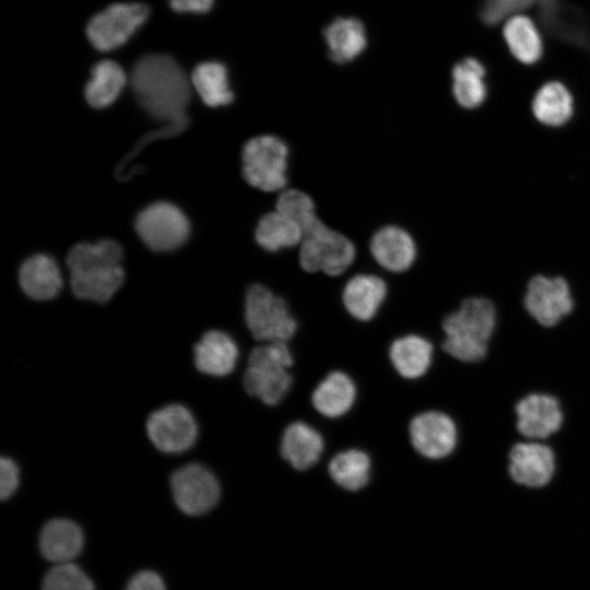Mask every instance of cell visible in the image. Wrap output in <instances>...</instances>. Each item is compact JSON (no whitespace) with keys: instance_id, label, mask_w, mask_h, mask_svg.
<instances>
[{"instance_id":"obj_27","label":"cell","mask_w":590,"mask_h":590,"mask_svg":"<svg viewBox=\"0 0 590 590\" xmlns=\"http://www.w3.org/2000/svg\"><path fill=\"white\" fill-rule=\"evenodd\" d=\"M356 397L353 380L342 371L330 373L314 390V408L327 417H339L350 411Z\"/></svg>"},{"instance_id":"obj_38","label":"cell","mask_w":590,"mask_h":590,"mask_svg":"<svg viewBox=\"0 0 590 590\" xmlns=\"http://www.w3.org/2000/svg\"><path fill=\"white\" fill-rule=\"evenodd\" d=\"M213 4V0H169L170 8L180 13H204Z\"/></svg>"},{"instance_id":"obj_2","label":"cell","mask_w":590,"mask_h":590,"mask_svg":"<svg viewBox=\"0 0 590 590\" xmlns=\"http://www.w3.org/2000/svg\"><path fill=\"white\" fill-rule=\"evenodd\" d=\"M495 303L485 296H468L440 322L441 351L456 362L477 364L489 352L498 327Z\"/></svg>"},{"instance_id":"obj_26","label":"cell","mask_w":590,"mask_h":590,"mask_svg":"<svg viewBox=\"0 0 590 590\" xmlns=\"http://www.w3.org/2000/svg\"><path fill=\"white\" fill-rule=\"evenodd\" d=\"M122 282L123 270L120 264L71 272V286L74 295L97 303L110 299Z\"/></svg>"},{"instance_id":"obj_36","label":"cell","mask_w":590,"mask_h":590,"mask_svg":"<svg viewBox=\"0 0 590 590\" xmlns=\"http://www.w3.org/2000/svg\"><path fill=\"white\" fill-rule=\"evenodd\" d=\"M19 486V469L10 459L2 457L0 460V498H10Z\"/></svg>"},{"instance_id":"obj_35","label":"cell","mask_w":590,"mask_h":590,"mask_svg":"<svg viewBox=\"0 0 590 590\" xmlns=\"http://www.w3.org/2000/svg\"><path fill=\"white\" fill-rule=\"evenodd\" d=\"M550 0H481L479 16L489 27H500L510 16L539 9Z\"/></svg>"},{"instance_id":"obj_18","label":"cell","mask_w":590,"mask_h":590,"mask_svg":"<svg viewBox=\"0 0 590 590\" xmlns=\"http://www.w3.org/2000/svg\"><path fill=\"white\" fill-rule=\"evenodd\" d=\"M500 33L510 56L520 64L539 63L545 52V39L538 21L527 13L508 17Z\"/></svg>"},{"instance_id":"obj_25","label":"cell","mask_w":590,"mask_h":590,"mask_svg":"<svg viewBox=\"0 0 590 590\" xmlns=\"http://www.w3.org/2000/svg\"><path fill=\"white\" fill-rule=\"evenodd\" d=\"M303 236L299 225L276 209L264 213L255 228L256 243L268 252L298 247Z\"/></svg>"},{"instance_id":"obj_14","label":"cell","mask_w":590,"mask_h":590,"mask_svg":"<svg viewBox=\"0 0 590 590\" xmlns=\"http://www.w3.org/2000/svg\"><path fill=\"white\" fill-rule=\"evenodd\" d=\"M146 430L153 445L167 453L186 451L198 435L192 414L180 404H170L152 413L146 422Z\"/></svg>"},{"instance_id":"obj_4","label":"cell","mask_w":590,"mask_h":590,"mask_svg":"<svg viewBox=\"0 0 590 590\" xmlns=\"http://www.w3.org/2000/svg\"><path fill=\"white\" fill-rule=\"evenodd\" d=\"M293 365L292 353L286 342H268L253 349L248 357L244 375V387L253 397L268 405L278 404L288 392Z\"/></svg>"},{"instance_id":"obj_16","label":"cell","mask_w":590,"mask_h":590,"mask_svg":"<svg viewBox=\"0 0 590 590\" xmlns=\"http://www.w3.org/2000/svg\"><path fill=\"white\" fill-rule=\"evenodd\" d=\"M488 70L475 56L458 60L450 71V94L457 106L467 111L480 109L489 96Z\"/></svg>"},{"instance_id":"obj_1","label":"cell","mask_w":590,"mask_h":590,"mask_svg":"<svg viewBox=\"0 0 590 590\" xmlns=\"http://www.w3.org/2000/svg\"><path fill=\"white\" fill-rule=\"evenodd\" d=\"M131 85L142 108L153 118L168 123L142 137L121 161L119 170L125 169L127 163L151 141L177 135L189 125L186 108L190 101V83L175 59L163 54L142 57L133 67Z\"/></svg>"},{"instance_id":"obj_9","label":"cell","mask_w":590,"mask_h":590,"mask_svg":"<svg viewBox=\"0 0 590 590\" xmlns=\"http://www.w3.org/2000/svg\"><path fill=\"white\" fill-rule=\"evenodd\" d=\"M516 430L521 439L548 441L565 424L562 401L553 393L531 391L515 403Z\"/></svg>"},{"instance_id":"obj_10","label":"cell","mask_w":590,"mask_h":590,"mask_svg":"<svg viewBox=\"0 0 590 590\" xmlns=\"http://www.w3.org/2000/svg\"><path fill=\"white\" fill-rule=\"evenodd\" d=\"M150 9L143 3H115L94 15L86 36L93 47L109 51L122 46L148 20Z\"/></svg>"},{"instance_id":"obj_15","label":"cell","mask_w":590,"mask_h":590,"mask_svg":"<svg viewBox=\"0 0 590 590\" xmlns=\"http://www.w3.org/2000/svg\"><path fill=\"white\" fill-rule=\"evenodd\" d=\"M369 252L374 261L391 273H403L415 263L418 248L413 235L404 227L387 224L371 235Z\"/></svg>"},{"instance_id":"obj_7","label":"cell","mask_w":590,"mask_h":590,"mask_svg":"<svg viewBox=\"0 0 590 590\" xmlns=\"http://www.w3.org/2000/svg\"><path fill=\"white\" fill-rule=\"evenodd\" d=\"M522 305L534 322L552 329L574 312L576 300L565 276L538 273L527 283Z\"/></svg>"},{"instance_id":"obj_3","label":"cell","mask_w":590,"mask_h":590,"mask_svg":"<svg viewBox=\"0 0 590 590\" xmlns=\"http://www.w3.org/2000/svg\"><path fill=\"white\" fill-rule=\"evenodd\" d=\"M303 234V240L298 246V263L303 271L339 276L354 263L357 255L355 244L321 219L307 227Z\"/></svg>"},{"instance_id":"obj_24","label":"cell","mask_w":590,"mask_h":590,"mask_svg":"<svg viewBox=\"0 0 590 590\" xmlns=\"http://www.w3.org/2000/svg\"><path fill=\"white\" fill-rule=\"evenodd\" d=\"M20 283L31 298L38 300L54 298L62 286L59 268L47 255H35L24 261Z\"/></svg>"},{"instance_id":"obj_22","label":"cell","mask_w":590,"mask_h":590,"mask_svg":"<svg viewBox=\"0 0 590 590\" xmlns=\"http://www.w3.org/2000/svg\"><path fill=\"white\" fill-rule=\"evenodd\" d=\"M323 450L321 435L303 422L290 424L281 439V456L294 469L303 471L315 465Z\"/></svg>"},{"instance_id":"obj_23","label":"cell","mask_w":590,"mask_h":590,"mask_svg":"<svg viewBox=\"0 0 590 590\" xmlns=\"http://www.w3.org/2000/svg\"><path fill=\"white\" fill-rule=\"evenodd\" d=\"M434 346L418 334H408L394 340L389 349V358L400 376L416 379L429 369Z\"/></svg>"},{"instance_id":"obj_34","label":"cell","mask_w":590,"mask_h":590,"mask_svg":"<svg viewBox=\"0 0 590 590\" xmlns=\"http://www.w3.org/2000/svg\"><path fill=\"white\" fill-rule=\"evenodd\" d=\"M42 590H95L94 582L75 563L54 564L45 574Z\"/></svg>"},{"instance_id":"obj_8","label":"cell","mask_w":590,"mask_h":590,"mask_svg":"<svg viewBox=\"0 0 590 590\" xmlns=\"http://www.w3.org/2000/svg\"><path fill=\"white\" fill-rule=\"evenodd\" d=\"M557 455L548 441H516L507 455V473L520 487L539 491L547 487L557 472Z\"/></svg>"},{"instance_id":"obj_32","label":"cell","mask_w":590,"mask_h":590,"mask_svg":"<svg viewBox=\"0 0 590 590\" xmlns=\"http://www.w3.org/2000/svg\"><path fill=\"white\" fill-rule=\"evenodd\" d=\"M121 258V247L114 240L104 239L75 245L68 255L67 264L71 273L103 266H119Z\"/></svg>"},{"instance_id":"obj_11","label":"cell","mask_w":590,"mask_h":590,"mask_svg":"<svg viewBox=\"0 0 590 590\" xmlns=\"http://www.w3.org/2000/svg\"><path fill=\"white\" fill-rule=\"evenodd\" d=\"M413 448L428 460H444L456 452L460 429L446 412L430 410L415 415L409 426Z\"/></svg>"},{"instance_id":"obj_31","label":"cell","mask_w":590,"mask_h":590,"mask_svg":"<svg viewBox=\"0 0 590 590\" xmlns=\"http://www.w3.org/2000/svg\"><path fill=\"white\" fill-rule=\"evenodd\" d=\"M328 472L340 487L355 492L368 483L370 460L365 452L358 449H349L332 458L328 465Z\"/></svg>"},{"instance_id":"obj_28","label":"cell","mask_w":590,"mask_h":590,"mask_svg":"<svg viewBox=\"0 0 590 590\" xmlns=\"http://www.w3.org/2000/svg\"><path fill=\"white\" fill-rule=\"evenodd\" d=\"M324 38L332 60L347 62L356 58L366 47L363 24L353 17H341L324 31Z\"/></svg>"},{"instance_id":"obj_30","label":"cell","mask_w":590,"mask_h":590,"mask_svg":"<svg viewBox=\"0 0 590 590\" xmlns=\"http://www.w3.org/2000/svg\"><path fill=\"white\" fill-rule=\"evenodd\" d=\"M191 83L204 104L210 107L225 106L234 99L227 70L220 62L208 61L198 64L192 72Z\"/></svg>"},{"instance_id":"obj_20","label":"cell","mask_w":590,"mask_h":590,"mask_svg":"<svg viewBox=\"0 0 590 590\" xmlns=\"http://www.w3.org/2000/svg\"><path fill=\"white\" fill-rule=\"evenodd\" d=\"M83 545L84 535L79 524L63 518L49 520L38 539L40 554L52 564L73 562Z\"/></svg>"},{"instance_id":"obj_17","label":"cell","mask_w":590,"mask_h":590,"mask_svg":"<svg viewBox=\"0 0 590 590\" xmlns=\"http://www.w3.org/2000/svg\"><path fill=\"white\" fill-rule=\"evenodd\" d=\"M530 107L539 125L548 129H560L574 119L576 98L565 82L551 79L534 92Z\"/></svg>"},{"instance_id":"obj_33","label":"cell","mask_w":590,"mask_h":590,"mask_svg":"<svg viewBox=\"0 0 590 590\" xmlns=\"http://www.w3.org/2000/svg\"><path fill=\"white\" fill-rule=\"evenodd\" d=\"M274 209L295 221L303 232L321 219L312 197L297 188H285L279 192Z\"/></svg>"},{"instance_id":"obj_13","label":"cell","mask_w":590,"mask_h":590,"mask_svg":"<svg viewBox=\"0 0 590 590\" xmlns=\"http://www.w3.org/2000/svg\"><path fill=\"white\" fill-rule=\"evenodd\" d=\"M177 507L189 516L210 511L219 502L220 485L205 467L190 463L178 469L170 479Z\"/></svg>"},{"instance_id":"obj_21","label":"cell","mask_w":590,"mask_h":590,"mask_svg":"<svg viewBox=\"0 0 590 590\" xmlns=\"http://www.w3.org/2000/svg\"><path fill=\"white\" fill-rule=\"evenodd\" d=\"M238 349L225 332L211 330L194 346L196 367L211 376H226L235 368Z\"/></svg>"},{"instance_id":"obj_5","label":"cell","mask_w":590,"mask_h":590,"mask_svg":"<svg viewBox=\"0 0 590 590\" xmlns=\"http://www.w3.org/2000/svg\"><path fill=\"white\" fill-rule=\"evenodd\" d=\"M241 172L246 182L262 192H281L287 188L290 148L275 134L249 139L241 151Z\"/></svg>"},{"instance_id":"obj_12","label":"cell","mask_w":590,"mask_h":590,"mask_svg":"<svg viewBox=\"0 0 590 590\" xmlns=\"http://www.w3.org/2000/svg\"><path fill=\"white\" fill-rule=\"evenodd\" d=\"M135 229L148 247L166 251L185 243L189 235V223L174 204L157 202L138 215Z\"/></svg>"},{"instance_id":"obj_37","label":"cell","mask_w":590,"mask_h":590,"mask_svg":"<svg viewBox=\"0 0 590 590\" xmlns=\"http://www.w3.org/2000/svg\"><path fill=\"white\" fill-rule=\"evenodd\" d=\"M125 590H166V585L156 571L144 569L130 578Z\"/></svg>"},{"instance_id":"obj_6","label":"cell","mask_w":590,"mask_h":590,"mask_svg":"<svg viewBox=\"0 0 590 590\" xmlns=\"http://www.w3.org/2000/svg\"><path fill=\"white\" fill-rule=\"evenodd\" d=\"M245 320L252 337L267 343L286 342L297 330L286 300L259 283L246 292Z\"/></svg>"},{"instance_id":"obj_29","label":"cell","mask_w":590,"mask_h":590,"mask_svg":"<svg viewBox=\"0 0 590 590\" xmlns=\"http://www.w3.org/2000/svg\"><path fill=\"white\" fill-rule=\"evenodd\" d=\"M85 86V98L95 108L109 106L120 94L126 84V73L115 61L102 60L91 71Z\"/></svg>"},{"instance_id":"obj_19","label":"cell","mask_w":590,"mask_h":590,"mask_svg":"<svg viewBox=\"0 0 590 590\" xmlns=\"http://www.w3.org/2000/svg\"><path fill=\"white\" fill-rule=\"evenodd\" d=\"M388 293L386 281L375 273H356L342 290L345 310L355 319L368 321L382 306Z\"/></svg>"}]
</instances>
